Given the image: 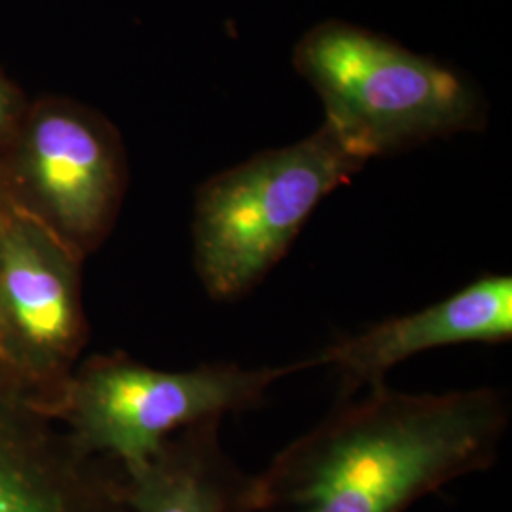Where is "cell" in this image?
Segmentation results:
<instances>
[{"mask_svg":"<svg viewBox=\"0 0 512 512\" xmlns=\"http://www.w3.org/2000/svg\"><path fill=\"white\" fill-rule=\"evenodd\" d=\"M8 211H10V203L6 202L4 196L0 194V253H2V241H4V228H6Z\"/></svg>","mask_w":512,"mask_h":512,"instance_id":"cell-11","label":"cell"},{"mask_svg":"<svg viewBox=\"0 0 512 512\" xmlns=\"http://www.w3.org/2000/svg\"><path fill=\"white\" fill-rule=\"evenodd\" d=\"M293 65L319 95L323 124L366 164L488 124L467 74L342 19L308 29Z\"/></svg>","mask_w":512,"mask_h":512,"instance_id":"cell-2","label":"cell"},{"mask_svg":"<svg viewBox=\"0 0 512 512\" xmlns=\"http://www.w3.org/2000/svg\"><path fill=\"white\" fill-rule=\"evenodd\" d=\"M84 260L10 205L0 253V366L48 416L90 340Z\"/></svg>","mask_w":512,"mask_h":512,"instance_id":"cell-6","label":"cell"},{"mask_svg":"<svg viewBox=\"0 0 512 512\" xmlns=\"http://www.w3.org/2000/svg\"><path fill=\"white\" fill-rule=\"evenodd\" d=\"M128 190L120 131L67 97L29 103L0 147V194L88 258L110 236Z\"/></svg>","mask_w":512,"mask_h":512,"instance_id":"cell-5","label":"cell"},{"mask_svg":"<svg viewBox=\"0 0 512 512\" xmlns=\"http://www.w3.org/2000/svg\"><path fill=\"white\" fill-rule=\"evenodd\" d=\"M334 131L258 152L196 192L194 266L213 300H238L285 258L311 213L363 167Z\"/></svg>","mask_w":512,"mask_h":512,"instance_id":"cell-3","label":"cell"},{"mask_svg":"<svg viewBox=\"0 0 512 512\" xmlns=\"http://www.w3.org/2000/svg\"><path fill=\"white\" fill-rule=\"evenodd\" d=\"M512 338V277L486 274L444 300L408 315L384 319L336 340L311 357L340 380V399L384 384L404 361L433 349L461 344H503Z\"/></svg>","mask_w":512,"mask_h":512,"instance_id":"cell-8","label":"cell"},{"mask_svg":"<svg viewBox=\"0 0 512 512\" xmlns=\"http://www.w3.org/2000/svg\"><path fill=\"white\" fill-rule=\"evenodd\" d=\"M0 512H129L120 463L86 452L2 366Z\"/></svg>","mask_w":512,"mask_h":512,"instance_id":"cell-7","label":"cell"},{"mask_svg":"<svg viewBox=\"0 0 512 512\" xmlns=\"http://www.w3.org/2000/svg\"><path fill=\"white\" fill-rule=\"evenodd\" d=\"M126 478L129 512H255V476L224 450L217 420L175 433Z\"/></svg>","mask_w":512,"mask_h":512,"instance_id":"cell-9","label":"cell"},{"mask_svg":"<svg viewBox=\"0 0 512 512\" xmlns=\"http://www.w3.org/2000/svg\"><path fill=\"white\" fill-rule=\"evenodd\" d=\"M302 368H311L310 359L260 368L211 363L160 370L124 351L92 355L76 366L52 418L86 452L114 459L131 473L186 427L255 410L275 382Z\"/></svg>","mask_w":512,"mask_h":512,"instance_id":"cell-4","label":"cell"},{"mask_svg":"<svg viewBox=\"0 0 512 512\" xmlns=\"http://www.w3.org/2000/svg\"><path fill=\"white\" fill-rule=\"evenodd\" d=\"M29 101L18 86L0 71V147L18 126Z\"/></svg>","mask_w":512,"mask_h":512,"instance_id":"cell-10","label":"cell"},{"mask_svg":"<svg viewBox=\"0 0 512 512\" xmlns=\"http://www.w3.org/2000/svg\"><path fill=\"white\" fill-rule=\"evenodd\" d=\"M511 421L501 389L404 393L385 384L338 406L255 476V512H406L490 469Z\"/></svg>","mask_w":512,"mask_h":512,"instance_id":"cell-1","label":"cell"}]
</instances>
